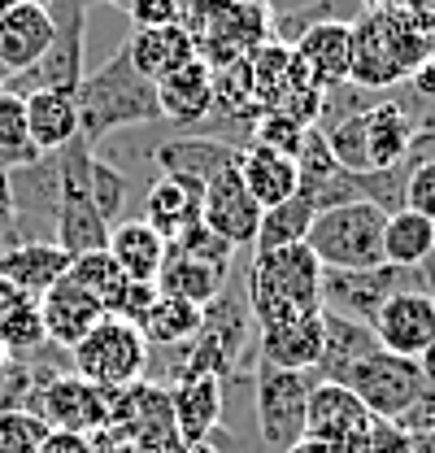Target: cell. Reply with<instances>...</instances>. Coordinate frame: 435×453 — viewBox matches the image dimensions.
Instances as JSON below:
<instances>
[{
	"label": "cell",
	"mask_w": 435,
	"mask_h": 453,
	"mask_svg": "<svg viewBox=\"0 0 435 453\" xmlns=\"http://www.w3.org/2000/svg\"><path fill=\"white\" fill-rule=\"evenodd\" d=\"M375 418H392L405 432H431L435 418V384L418 357H401L387 349H370L362 362L348 366L340 380Z\"/></svg>",
	"instance_id": "6da1fadb"
},
{
	"label": "cell",
	"mask_w": 435,
	"mask_h": 453,
	"mask_svg": "<svg viewBox=\"0 0 435 453\" xmlns=\"http://www.w3.org/2000/svg\"><path fill=\"white\" fill-rule=\"evenodd\" d=\"M79 135L96 149L101 140H109L122 127H140V122H162V105H157V83L144 79L126 49L109 57L101 70H88L79 92Z\"/></svg>",
	"instance_id": "7a4b0ae2"
},
{
	"label": "cell",
	"mask_w": 435,
	"mask_h": 453,
	"mask_svg": "<svg viewBox=\"0 0 435 453\" xmlns=\"http://www.w3.org/2000/svg\"><path fill=\"white\" fill-rule=\"evenodd\" d=\"M244 292H248V314L257 327L296 319V314H318L323 310V262L309 253V244L248 253Z\"/></svg>",
	"instance_id": "3957f363"
},
{
	"label": "cell",
	"mask_w": 435,
	"mask_h": 453,
	"mask_svg": "<svg viewBox=\"0 0 435 453\" xmlns=\"http://www.w3.org/2000/svg\"><path fill=\"white\" fill-rule=\"evenodd\" d=\"M435 40L401 9H370L353 22V83L387 92L405 83L427 57Z\"/></svg>",
	"instance_id": "277c9868"
},
{
	"label": "cell",
	"mask_w": 435,
	"mask_h": 453,
	"mask_svg": "<svg viewBox=\"0 0 435 453\" xmlns=\"http://www.w3.org/2000/svg\"><path fill=\"white\" fill-rule=\"evenodd\" d=\"M383 214L370 201H344L318 210L309 223V253L323 262V271H370L383 266Z\"/></svg>",
	"instance_id": "5b68a950"
},
{
	"label": "cell",
	"mask_w": 435,
	"mask_h": 453,
	"mask_svg": "<svg viewBox=\"0 0 435 453\" xmlns=\"http://www.w3.org/2000/svg\"><path fill=\"white\" fill-rule=\"evenodd\" d=\"M253 384V410H257V432L271 453H287L305 441V414L314 393V371H283L271 362H253L248 371Z\"/></svg>",
	"instance_id": "8992f818"
},
{
	"label": "cell",
	"mask_w": 435,
	"mask_h": 453,
	"mask_svg": "<svg viewBox=\"0 0 435 453\" xmlns=\"http://www.w3.org/2000/svg\"><path fill=\"white\" fill-rule=\"evenodd\" d=\"M53 44L44 57L18 74L4 79V92L13 96H31V92H79L88 65H83V49H88V4L83 0H57L53 4Z\"/></svg>",
	"instance_id": "52a82bcc"
},
{
	"label": "cell",
	"mask_w": 435,
	"mask_h": 453,
	"mask_svg": "<svg viewBox=\"0 0 435 453\" xmlns=\"http://www.w3.org/2000/svg\"><path fill=\"white\" fill-rule=\"evenodd\" d=\"M70 371L96 388H131L149 371V340L135 323L105 314L88 336L70 349Z\"/></svg>",
	"instance_id": "ba28073f"
},
{
	"label": "cell",
	"mask_w": 435,
	"mask_h": 453,
	"mask_svg": "<svg viewBox=\"0 0 435 453\" xmlns=\"http://www.w3.org/2000/svg\"><path fill=\"white\" fill-rule=\"evenodd\" d=\"M423 288L435 292V271L431 266H370V271H323V310L326 314H344L357 323H370L387 296Z\"/></svg>",
	"instance_id": "9c48e42d"
},
{
	"label": "cell",
	"mask_w": 435,
	"mask_h": 453,
	"mask_svg": "<svg viewBox=\"0 0 435 453\" xmlns=\"http://www.w3.org/2000/svg\"><path fill=\"white\" fill-rule=\"evenodd\" d=\"M113 396L118 388H96L74 371L53 375L40 396H35V414L53 427V432H79V436H96L105 432L113 418Z\"/></svg>",
	"instance_id": "30bf717a"
},
{
	"label": "cell",
	"mask_w": 435,
	"mask_h": 453,
	"mask_svg": "<svg viewBox=\"0 0 435 453\" xmlns=\"http://www.w3.org/2000/svg\"><path fill=\"white\" fill-rule=\"evenodd\" d=\"M370 423H375V414L344 384H314L309 414H305V441H318L335 453H362Z\"/></svg>",
	"instance_id": "8fae6325"
},
{
	"label": "cell",
	"mask_w": 435,
	"mask_h": 453,
	"mask_svg": "<svg viewBox=\"0 0 435 453\" xmlns=\"http://www.w3.org/2000/svg\"><path fill=\"white\" fill-rule=\"evenodd\" d=\"M366 327L375 332V340H379L387 353L423 357L435 340V292L409 288V292L387 296Z\"/></svg>",
	"instance_id": "7c38bea8"
},
{
	"label": "cell",
	"mask_w": 435,
	"mask_h": 453,
	"mask_svg": "<svg viewBox=\"0 0 435 453\" xmlns=\"http://www.w3.org/2000/svg\"><path fill=\"white\" fill-rule=\"evenodd\" d=\"M109 427L149 441L157 449H179V432H174V410H170V388L153 384V380H135L131 388H118L113 396V418Z\"/></svg>",
	"instance_id": "4fadbf2b"
},
{
	"label": "cell",
	"mask_w": 435,
	"mask_h": 453,
	"mask_svg": "<svg viewBox=\"0 0 435 453\" xmlns=\"http://www.w3.org/2000/svg\"><path fill=\"white\" fill-rule=\"evenodd\" d=\"M201 223L218 231L222 240H231L235 249H253L257 223H262V205L253 201V192L244 188L240 170H222L218 179L205 183V201H201Z\"/></svg>",
	"instance_id": "5bb4252c"
},
{
	"label": "cell",
	"mask_w": 435,
	"mask_h": 453,
	"mask_svg": "<svg viewBox=\"0 0 435 453\" xmlns=\"http://www.w3.org/2000/svg\"><path fill=\"white\" fill-rule=\"evenodd\" d=\"M253 349H257V362H271L283 371H314L323 357V310L257 327Z\"/></svg>",
	"instance_id": "9a60e30c"
},
{
	"label": "cell",
	"mask_w": 435,
	"mask_h": 453,
	"mask_svg": "<svg viewBox=\"0 0 435 453\" xmlns=\"http://www.w3.org/2000/svg\"><path fill=\"white\" fill-rule=\"evenodd\" d=\"M292 53L309 65V74L318 79V88H340L353 79V22L344 18H326L314 22L296 35Z\"/></svg>",
	"instance_id": "2e32d148"
},
{
	"label": "cell",
	"mask_w": 435,
	"mask_h": 453,
	"mask_svg": "<svg viewBox=\"0 0 435 453\" xmlns=\"http://www.w3.org/2000/svg\"><path fill=\"white\" fill-rule=\"evenodd\" d=\"M35 301H40V319H44V336H49V344L65 349V353H70L79 340L105 319L101 301H96V296H88L79 283L65 280V275H61L44 296H35Z\"/></svg>",
	"instance_id": "e0dca14e"
},
{
	"label": "cell",
	"mask_w": 435,
	"mask_h": 453,
	"mask_svg": "<svg viewBox=\"0 0 435 453\" xmlns=\"http://www.w3.org/2000/svg\"><path fill=\"white\" fill-rule=\"evenodd\" d=\"M235 157H240V149L222 144L214 135H196V131H179L174 140H162V144L153 149V162L162 166V174L187 179V183H196V188H205L222 170H231Z\"/></svg>",
	"instance_id": "ac0fdd59"
},
{
	"label": "cell",
	"mask_w": 435,
	"mask_h": 453,
	"mask_svg": "<svg viewBox=\"0 0 435 453\" xmlns=\"http://www.w3.org/2000/svg\"><path fill=\"white\" fill-rule=\"evenodd\" d=\"M222 401H226V380H214V375H192V380L170 384L179 445H196V441L214 436L222 423Z\"/></svg>",
	"instance_id": "d6986e66"
},
{
	"label": "cell",
	"mask_w": 435,
	"mask_h": 453,
	"mask_svg": "<svg viewBox=\"0 0 435 453\" xmlns=\"http://www.w3.org/2000/svg\"><path fill=\"white\" fill-rule=\"evenodd\" d=\"M157 105L165 122H174L179 131H196L214 110V70L196 57L183 70L165 74L157 83Z\"/></svg>",
	"instance_id": "ffe728a7"
},
{
	"label": "cell",
	"mask_w": 435,
	"mask_h": 453,
	"mask_svg": "<svg viewBox=\"0 0 435 453\" xmlns=\"http://www.w3.org/2000/svg\"><path fill=\"white\" fill-rule=\"evenodd\" d=\"M53 31H57L53 9H40V4L18 0L9 13H0V65L9 74L35 65L44 57V49L53 44Z\"/></svg>",
	"instance_id": "44dd1931"
},
{
	"label": "cell",
	"mask_w": 435,
	"mask_h": 453,
	"mask_svg": "<svg viewBox=\"0 0 435 453\" xmlns=\"http://www.w3.org/2000/svg\"><path fill=\"white\" fill-rule=\"evenodd\" d=\"M122 49L131 57V65L144 79H153V83H162L165 74H174V70H183L187 61L201 57L192 31L183 22H174V27H135V35Z\"/></svg>",
	"instance_id": "7402d4cb"
},
{
	"label": "cell",
	"mask_w": 435,
	"mask_h": 453,
	"mask_svg": "<svg viewBox=\"0 0 435 453\" xmlns=\"http://www.w3.org/2000/svg\"><path fill=\"white\" fill-rule=\"evenodd\" d=\"M414 113L405 110L396 96H379L366 122H362V135H366V162L370 170H392L409 157V144H414Z\"/></svg>",
	"instance_id": "603a6c76"
},
{
	"label": "cell",
	"mask_w": 435,
	"mask_h": 453,
	"mask_svg": "<svg viewBox=\"0 0 435 453\" xmlns=\"http://www.w3.org/2000/svg\"><path fill=\"white\" fill-rule=\"evenodd\" d=\"M70 271V253L53 240H22L0 253V280H9L27 296H44Z\"/></svg>",
	"instance_id": "cb8c5ba5"
},
{
	"label": "cell",
	"mask_w": 435,
	"mask_h": 453,
	"mask_svg": "<svg viewBox=\"0 0 435 453\" xmlns=\"http://www.w3.org/2000/svg\"><path fill=\"white\" fill-rule=\"evenodd\" d=\"M105 249H109V257L122 266V275L126 280H140V283H157V275H162V266H165V253H170L165 235H157L144 219L113 223Z\"/></svg>",
	"instance_id": "d4e9b609"
},
{
	"label": "cell",
	"mask_w": 435,
	"mask_h": 453,
	"mask_svg": "<svg viewBox=\"0 0 435 453\" xmlns=\"http://www.w3.org/2000/svg\"><path fill=\"white\" fill-rule=\"evenodd\" d=\"M235 170L244 179V188L253 192V201L262 210L271 205H283L287 196L301 192V174H296V162L274 153V149H262V144H244L240 157H235Z\"/></svg>",
	"instance_id": "484cf974"
},
{
	"label": "cell",
	"mask_w": 435,
	"mask_h": 453,
	"mask_svg": "<svg viewBox=\"0 0 435 453\" xmlns=\"http://www.w3.org/2000/svg\"><path fill=\"white\" fill-rule=\"evenodd\" d=\"M201 201H205V188H196L187 179H174V174H162L144 192V223L157 235H165V244H170L192 223H201Z\"/></svg>",
	"instance_id": "4316f807"
},
{
	"label": "cell",
	"mask_w": 435,
	"mask_h": 453,
	"mask_svg": "<svg viewBox=\"0 0 435 453\" xmlns=\"http://www.w3.org/2000/svg\"><path fill=\"white\" fill-rule=\"evenodd\" d=\"M370 349H379V340H375V332L366 323L323 310V357L314 366V380L318 384H340L348 375V366L362 362Z\"/></svg>",
	"instance_id": "83f0119b"
},
{
	"label": "cell",
	"mask_w": 435,
	"mask_h": 453,
	"mask_svg": "<svg viewBox=\"0 0 435 453\" xmlns=\"http://www.w3.org/2000/svg\"><path fill=\"white\" fill-rule=\"evenodd\" d=\"M27 101V131L40 153H57L79 135V105L74 92H31Z\"/></svg>",
	"instance_id": "f1b7e54d"
},
{
	"label": "cell",
	"mask_w": 435,
	"mask_h": 453,
	"mask_svg": "<svg viewBox=\"0 0 435 453\" xmlns=\"http://www.w3.org/2000/svg\"><path fill=\"white\" fill-rule=\"evenodd\" d=\"M383 262L392 266H427L435 262V223L414 214V210H396L383 223Z\"/></svg>",
	"instance_id": "f546056e"
},
{
	"label": "cell",
	"mask_w": 435,
	"mask_h": 453,
	"mask_svg": "<svg viewBox=\"0 0 435 453\" xmlns=\"http://www.w3.org/2000/svg\"><path fill=\"white\" fill-rule=\"evenodd\" d=\"M314 201L305 192L287 196L283 205H271L262 210V223H257V240L248 253H274V249H287V244H305L309 235V223H314Z\"/></svg>",
	"instance_id": "4dcf8cb0"
},
{
	"label": "cell",
	"mask_w": 435,
	"mask_h": 453,
	"mask_svg": "<svg viewBox=\"0 0 435 453\" xmlns=\"http://www.w3.org/2000/svg\"><path fill=\"white\" fill-rule=\"evenodd\" d=\"M226 280H231V275H222V271L205 266V262H196V257L165 253V266H162V275H157V292L179 296V301H192V305L205 310L218 292H222V283Z\"/></svg>",
	"instance_id": "1f68e13d"
},
{
	"label": "cell",
	"mask_w": 435,
	"mask_h": 453,
	"mask_svg": "<svg viewBox=\"0 0 435 453\" xmlns=\"http://www.w3.org/2000/svg\"><path fill=\"white\" fill-rule=\"evenodd\" d=\"M201 332V305L192 301H179V296H165L157 292V301L149 305V314L140 319V336L149 340V349H174V344H187V340Z\"/></svg>",
	"instance_id": "d6a6232c"
},
{
	"label": "cell",
	"mask_w": 435,
	"mask_h": 453,
	"mask_svg": "<svg viewBox=\"0 0 435 453\" xmlns=\"http://www.w3.org/2000/svg\"><path fill=\"white\" fill-rule=\"evenodd\" d=\"M65 280H74L88 296H96L105 314H118L122 292H126V283H131L126 275H122V266L109 257V249H101V253H83V257H70Z\"/></svg>",
	"instance_id": "836d02e7"
},
{
	"label": "cell",
	"mask_w": 435,
	"mask_h": 453,
	"mask_svg": "<svg viewBox=\"0 0 435 453\" xmlns=\"http://www.w3.org/2000/svg\"><path fill=\"white\" fill-rule=\"evenodd\" d=\"M40 157L44 153L31 144V131H27V101L0 88V170H22Z\"/></svg>",
	"instance_id": "e575fe53"
},
{
	"label": "cell",
	"mask_w": 435,
	"mask_h": 453,
	"mask_svg": "<svg viewBox=\"0 0 435 453\" xmlns=\"http://www.w3.org/2000/svg\"><path fill=\"white\" fill-rule=\"evenodd\" d=\"M44 319H40V301L35 296H18L4 314H0V349L9 357H22V353H35L44 349Z\"/></svg>",
	"instance_id": "d590c367"
},
{
	"label": "cell",
	"mask_w": 435,
	"mask_h": 453,
	"mask_svg": "<svg viewBox=\"0 0 435 453\" xmlns=\"http://www.w3.org/2000/svg\"><path fill=\"white\" fill-rule=\"evenodd\" d=\"M170 253L196 257V262L214 266L222 275H231V271H235V257H240V249H235L231 240H222L218 231H210L205 223H192L183 235H174V240H170Z\"/></svg>",
	"instance_id": "8d00e7d4"
},
{
	"label": "cell",
	"mask_w": 435,
	"mask_h": 453,
	"mask_svg": "<svg viewBox=\"0 0 435 453\" xmlns=\"http://www.w3.org/2000/svg\"><path fill=\"white\" fill-rule=\"evenodd\" d=\"M409 162H401V166L392 170H366V174H357V196L362 201H370V205H379L383 214H396V210H405V183H409Z\"/></svg>",
	"instance_id": "74e56055"
},
{
	"label": "cell",
	"mask_w": 435,
	"mask_h": 453,
	"mask_svg": "<svg viewBox=\"0 0 435 453\" xmlns=\"http://www.w3.org/2000/svg\"><path fill=\"white\" fill-rule=\"evenodd\" d=\"M49 432L53 427L31 410H0V453H40Z\"/></svg>",
	"instance_id": "f35d334b"
},
{
	"label": "cell",
	"mask_w": 435,
	"mask_h": 453,
	"mask_svg": "<svg viewBox=\"0 0 435 453\" xmlns=\"http://www.w3.org/2000/svg\"><path fill=\"white\" fill-rule=\"evenodd\" d=\"M305 131L309 127H301L296 118H287V113H262L257 122H253V131H248V144H262V149H274V153H283V157H292L296 162V153H301V144H305Z\"/></svg>",
	"instance_id": "ab89813d"
},
{
	"label": "cell",
	"mask_w": 435,
	"mask_h": 453,
	"mask_svg": "<svg viewBox=\"0 0 435 453\" xmlns=\"http://www.w3.org/2000/svg\"><path fill=\"white\" fill-rule=\"evenodd\" d=\"M92 196H96V210H101V219H105L109 226L122 223V210H126V201H131V183H126L122 170H113L109 162H101V153L92 157Z\"/></svg>",
	"instance_id": "60d3db41"
},
{
	"label": "cell",
	"mask_w": 435,
	"mask_h": 453,
	"mask_svg": "<svg viewBox=\"0 0 435 453\" xmlns=\"http://www.w3.org/2000/svg\"><path fill=\"white\" fill-rule=\"evenodd\" d=\"M405 210L423 214L435 223V162H418L409 170V183H405Z\"/></svg>",
	"instance_id": "b9f144b4"
},
{
	"label": "cell",
	"mask_w": 435,
	"mask_h": 453,
	"mask_svg": "<svg viewBox=\"0 0 435 453\" xmlns=\"http://www.w3.org/2000/svg\"><path fill=\"white\" fill-rule=\"evenodd\" d=\"M362 453H414V432H405V427L392 423V418H375Z\"/></svg>",
	"instance_id": "7bdbcfd3"
},
{
	"label": "cell",
	"mask_w": 435,
	"mask_h": 453,
	"mask_svg": "<svg viewBox=\"0 0 435 453\" xmlns=\"http://www.w3.org/2000/svg\"><path fill=\"white\" fill-rule=\"evenodd\" d=\"M135 27H174L179 22V0H131L126 4Z\"/></svg>",
	"instance_id": "ee69618b"
},
{
	"label": "cell",
	"mask_w": 435,
	"mask_h": 453,
	"mask_svg": "<svg viewBox=\"0 0 435 453\" xmlns=\"http://www.w3.org/2000/svg\"><path fill=\"white\" fill-rule=\"evenodd\" d=\"M0 240L13 249L22 244L18 235V210H13V183H9V170H0Z\"/></svg>",
	"instance_id": "f6af8a7d"
},
{
	"label": "cell",
	"mask_w": 435,
	"mask_h": 453,
	"mask_svg": "<svg viewBox=\"0 0 435 453\" xmlns=\"http://www.w3.org/2000/svg\"><path fill=\"white\" fill-rule=\"evenodd\" d=\"M40 453H96V445H92V436H79V432H49Z\"/></svg>",
	"instance_id": "bcb514c9"
},
{
	"label": "cell",
	"mask_w": 435,
	"mask_h": 453,
	"mask_svg": "<svg viewBox=\"0 0 435 453\" xmlns=\"http://www.w3.org/2000/svg\"><path fill=\"white\" fill-rule=\"evenodd\" d=\"M266 9H271V18H296V13H309V9H318L323 0H262Z\"/></svg>",
	"instance_id": "7dc6e473"
},
{
	"label": "cell",
	"mask_w": 435,
	"mask_h": 453,
	"mask_svg": "<svg viewBox=\"0 0 435 453\" xmlns=\"http://www.w3.org/2000/svg\"><path fill=\"white\" fill-rule=\"evenodd\" d=\"M18 296H27V292H18V288H13L9 280H0V314H4V310H9Z\"/></svg>",
	"instance_id": "c3c4849f"
},
{
	"label": "cell",
	"mask_w": 435,
	"mask_h": 453,
	"mask_svg": "<svg viewBox=\"0 0 435 453\" xmlns=\"http://www.w3.org/2000/svg\"><path fill=\"white\" fill-rule=\"evenodd\" d=\"M174 453H222V449H218V441H196V445H179Z\"/></svg>",
	"instance_id": "681fc988"
},
{
	"label": "cell",
	"mask_w": 435,
	"mask_h": 453,
	"mask_svg": "<svg viewBox=\"0 0 435 453\" xmlns=\"http://www.w3.org/2000/svg\"><path fill=\"white\" fill-rule=\"evenodd\" d=\"M287 453H335V449H326V445H318V441H301V445H292Z\"/></svg>",
	"instance_id": "f907efd6"
},
{
	"label": "cell",
	"mask_w": 435,
	"mask_h": 453,
	"mask_svg": "<svg viewBox=\"0 0 435 453\" xmlns=\"http://www.w3.org/2000/svg\"><path fill=\"white\" fill-rule=\"evenodd\" d=\"M418 362H423V371L431 375V384H435V340H431V349H427V353H423Z\"/></svg>",
	"instance_id": "816d5d0a"
},
{
	"label": "cell",
	"mask_w": 435,
	"mask_h": 453,
	"mask_svg": "<svg viewBox=\"0 0 435 453\" xmlns=\"http://www.w3.org/2000/svg\"><path fill=\"white\" fill-rule=\"evenodd\" d=\"M13 4H18V0H0V13H9V9H13Z\"/></svg>",
	"instance_id": "f5cc1de1"
},
{
	"label": "cell",
	"mask_w": 435,
	"mask_h": 453,
	"mask_svg": "<svg viewBox=\"0 0 435 453\" xmlns=\"http://www.w3.org/2000/svg\"><path fill=\"white\" fill-rule=\"evenodd\" d=\"M4 362H9V353H4V349H0V375H4Z\"/></svg>",
	"instance_id": "db71d44e"
},
{
	"label": "cell",
	"mask_w": 435,
	"mask_h": 453,
	"mask_svg": "<svg viewBox=\"0 0 435 453\" xmlns=\"http://www.w3.org/2000/svg\"><path fill=\"white\" fill-rule=\"evenodd\" d=\"M4 79H9V70H4V65H0V88H4Z\"/></svg>",
	"instance_id": "11a10c76"
},
{
	"label": "cell",
	"mask_w": 435,
	"mask_h": 453,
	"mask_svg": "<svg viewBox=\"0 0 435 453\" xmlns=\"http://www.w3.org/2000/svg\"><path fill=\"white\" fill-rule=\"evenodd\" d=\"M4 249H9V244H4V240H0V253H4Z\"/></svg>",
	"instance_id": "9f6ffc18"
},
{
	"label": "cell",
	"mask_w": 435,
	"mask_h": 453,
	"mask_svg": "<svg viewBox=\"0 0 435 453\" xmlns=\"http://www.w3.org/2000/svg\"><path fill=\"white\" fill-rule=\"evenodd\" d=\"M431 432H435V418H431Z\"/></svg>",
	"instance_id": "6f0895ef"
}]
</instances>
